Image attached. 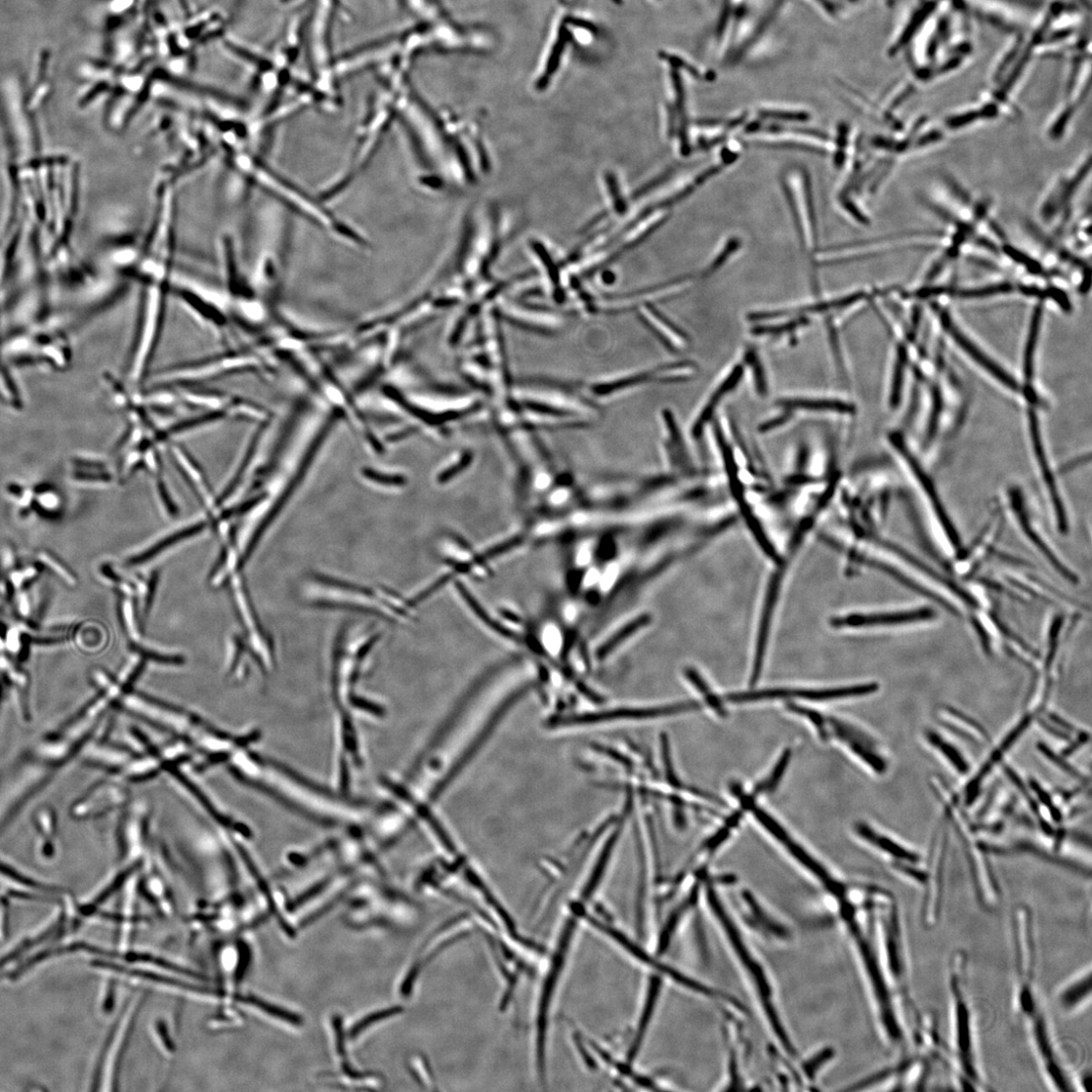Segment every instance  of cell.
<instances>
[{
    "mask_svg": "<svg viewBox=\"0 0 1092 1092\" xmlns=\"http://www.w3.org/2000/svg\"><path fill=\"white\" fill-rule=\"evenodd\" d=\"M791 754H792V752L789 748L783 751V753H782L778 763L776 764L775 768L773 769L770 777L767 780H765L762 783L755 786L752 794L750 795L753 798V800H754V797L759 795L760 793L772 792L776 789V787L778 786L779 782L781 781V779H782V777H783V775H784V773H785V771H786V769L789 765Z\"/></svg>",
    "mask_w": 1092,
    "mask_h": 1092,
    "instance_id": "7402d4cb",
    "label": "cell"
},
{
    "mask_svg": "<svg viewBox=\"0 0 1092 1092\" xmlns=\"http://www.w3.org/2000/svg\"><path fill=\"white\" fill-rule=\"evenodd\" d=\"M602 884L587 876L578 896L571 899L555 937L548 965L538 988L533 1019V1049L544 1053L549 1049L552 1018L561 985L579 937L580 928L589 914V905Z\"/></svg>",
    "mask_w": 1092,
    "mask_h": 1092,
    "instance_id": "6da1fadb",
    "label": "cell"
},
{
    "mask_svg": "<svg viewBox=\"0 0 1092 1092\" xmlns=\"http://www.w3.org/2000/svg\"><path fill=\"white\" fill-rule=\"evenodd\" d=\"M364 474L368 479L373 480L377 483H381V484L402 485V484L405 483L404 479H402V478L395 477V476L383 475V474H379V473H376V472H373V471H365Z\"/></svg>",
    "mask_w": 1092,
    "mask_h": 1092,
    "instance_id": "d590c367",
    "label": "cell"
},
{
    "mask_svg": "<svg viewBox=\"0 0 1092 1092\" xmlns=\"http://www.w3.org/2000/svg\"><path fill=\"white\" fill-rule=\"evenodd\" d=\"M207 525L208 524L206 522L199 521L189 525L188 527L177 530L174 533L161 538L155 544L150 545L149 548L144 552L130 558L127 564L129 566H138L148 563L149 561L153 560V558L165 552V550L173 548V546L180 543V541L189 539L202 532L206 529Z\"/></svg>",
    "mask_w": 1092,
    "mask_h": 1092,
    "instance_id": "5bb4252c",
    "label": "cell"
},
{
    "mask_svg": "<svg viewBox=\"0 0 1092 1092\" xmlns=\"http://www.w3.org/2000/svg\"><path fill=\"white\" fill-rule=\"evenodd\" d=\"M942 321L946 331L966 354L973 358L978 365H980L991 376H993L994 379H996L1000 384L1012 391H1019V385L1014 377L1007 373L985 352H983L978 347L971 342L970 339L966 338L964 333H962V331L953 323L948 315H944Z\"/></svg>",
    "mask_w": 1092,
    "mask_h": 1092,
    "instance_id": "9c48e42d",
    "label": "cell"
},
{
    "mask_svg": "<svg viewBox=\"0 0 1092 1092\" xmlns=\"http://www.w3.org/2000/svg\"><path fill=\"white\" fill-rule=\"evenodd\" d=\"M531 246L532 249L536 252V255L540 259L541 263L544 265L546 272H548L549 277L553 281L555 290L559 289V292L562 293L559 279L560 273H558V268L554 263L553 258L550 256L548 250H546L543 245L536 241H533L531 243Z\"/></svg>",
    "mask_w": 1092,
    "mask_h": 1092,
    "instance_id": "d4e9b609",
    "label": "cell"
},
{
    "mask_svg": "<svg viewBox=\"0 0 1092 1092\" xmlns=\"http://www.w3.org/2000/svg\"><path fill=\"white\" fill-rule=\"evenodd\" d=\"M122 614L124 615V627L125 629H127V633L130 635L132 640L135 641L139 637V628L134 617V606L131 601L129 602L128 600H125L122 603Z\"/></svg>",
    "mask_w": 1092,
    "mask_h": 1092,
    "instance_id": "f546056e",
    "label": "cell"
},
{
    "mask_svg": "<svg viewBox=\"0 0 1092 1092\" xmlns=\"http://www.w3.org/2000/svg\"><path fill=\"white\" fill-rule=\"evenodd\" d=\"M1039 748L1049 760H1052V762L1057 765L1060 769L1069 773L1074 778L1083 779L1082 775L1077 770H1075L1072 766L1059 758V755H1057L1053 750L1050 749L1047 745L1040 743Z\"/></svg>",
    "mask_w": 1092,
    "mask_h": 1092,
    "instance_id": "1f68e13d",
    "label": "cell"
},
{
    "mask_svg": "<svg viewBox=\"0 0 1092 1092\" xmlns=\"http://www.w3.org/2000/svg\"><path fill=\"white\" fill-rule=\"evenodd\" d=\"M732 828H733L732 825H730L729 823H726V825L723 828H721L716 834H714L713 836H711L708 839V841L705 844V848L708 851H710V853L716 851L721 845L724 844L726 839L730 836Z\"/></svg>",
    "mask_w": 1092,
    "mask_h": 1092,
    "instance_id": "836d02e7",
    "label": "cell"
},
{
    "mask_svg": "<svg viewBox=\"0 0 1092 1092\" xmlns=\"http://www.w3.org/2000/svg\"><path fill=\"white\" fill-rule=\"evenodd\" d=\"M1049 718H1050V720H1052L1053 723H1054L1056 726H1058V727H1060L1064 730H1067V731L1073 732V733L1077 732V730L1075 728H1073L1070 724L1066 723L1064 720H1062L1058 716H1055V714H1052V716H1050Z\"/></svg>",
    "mask_w": 1092,
    "mask_h": 1092,
    "instance_id": "74e56055",
    "label": "cell"
},
{
    "mask_svg": "<svg viewBox=\"0 0 1092 1092\" xmlns=\"http://www.w3.org/2000/svg\"><path fill=\"white\" fill-rule=\"evenodd\" d=\"M730 372L731 373L725 377V380L722 382V384H720L719 387L714 390L710 398L705 403V407H703V409L700 411L699 416L696 418L695 424L692 428V434L694 438H700L704 431V429L708 426L714 414H716L719 404L723 402L725 396L732 393L735 388H737L741 383V377L743 375L742 365H736Z\"/></svg>",
    "mask_w": 1092,
    "mask_h": 1092,
    "instance_id": "8fae6325",
    "label": "cell"
},
{
    "mask_svg": "<svg viewBox=\"0 0 1092 1092\" xmlns=\"http://www.w3.org/2000/svg\"><path fill=\"white\" fill-rule=\"evenodd\" d=\"M1041 321H1042V312H1041L1040 309H1038L1037 311H1035V314H1034L1033 319H1032V323H1031V327H1030V334H1029V339H1028L1026 353H1025V364L1024 365H1025V374H1026V377H1027L1028 380L1031 379V376H1032V373H1033L1034 354H1035L1036 348H1037V343H1038V340H1039Z\"/></svg>",
    "mask_w": 1092,
    "mask_h": 1092,
    "instance_id": "603a6c76",
    "label": "cell"
},
{
    "mask_svg": "<svg viewBox=\"0 0 1092 1092\" xmlns=\"http://www.w3.org/2000/svg\"><path fill=\"white\" fill-rule=\"evenodd\" d=\"M234 998L237 1001L241 1002L242 1004H247V1005L257 1007V1009L261 1010L262 1012H264V1013H266V1014H268V1015H270L273 1018H276V1019H279V1020L284 1021L286 1023H289L291 1025L299 1026V1025H302V1023H303L302 1018L299 1017L298 1015L289 1013L288 1011H285V1010L281 1009V1007L273 1005V1004H272V1003H270V1002H268V1001H266V1000H264L260 997H257L255 995H251V994L250 995H241V994H238Z\"/></svg>",
    "mask_w": 1092,
    "mask_h": 1092,
    "instance_id": "ac0fdd59",
    "label": "cell"
},
{
    "mask_svg": "<svg viewBox=\"0 0 1092 1092\" xmlns=\"http://www.w3.org/2000/svg\"><path fill=\"white\" fill-rule=\"evenodd\" d=\"M701 707L697 701H685L674 705L659 707H621L604 711L575 714V716L558 717L549 722V727H576L589 726L615 722L618 720H654L676 716V714L697 710Z\"/></svg>",
    "mask_w": 1092,
    "mask_h": 1092,
    "instance_id": "5b68a950",
    "label": "cell"
},
{
    "mask_svg": "<svg viewBox=\"0 0 1092 1092\" xmlns=\"http://www.w3.org/2000/svg\"><path fill=\"white\" fill-rule=\"evenodd\" d=\"M930 614H932V612L925 610L867 615L858 614L833 618L830 624L835 628L885 626L925 619L930 617Z\"/></svg>",
    "mask_w": 1092,
    "mask_h": 1092,
    "instance_id": "30bf717a",
    "label": "cell"
},
{
    "mask_svg": "<svg viewBox=\"0 0 1092 1092\" xmlns=\"http://www.w3.org/2000/svg\"><path fill=\"white\" fill-rule=\"evenodd\" d=\"M402 1012H403L402 1007L395 1006V1007H392V1009H387L385 1011L369 1015L368 1017H366L365 1019H363L362 1021L357 1023L352 1028V1030L351 1031V1037L355 1038V1037H357V1035L359 1033H361L363 1030H365L370 1025L375 1024V1023L380 1022V1021H383V1020H385L387 1018H390V1017H393L395 1015H399Z\"/></svg>",
    "mask_w": 1092,
    "mask_h": 1092,
    "instance_id": "4316f807",
    "label": "cell"
},
{
    "mask_svg": "<svg viewBox=\"0 0 1092 1092\" xmlns=\"http://www.w3.org/2000/svg\"><path fill=\"white\" fill-rule=\"evenodd\" d=\"M878 690V685L875 683L856 685L852 687L836 688V689H823V690H790V689H769L761 691H747L732 693L727 696V700L733 703H744L760 700H772V699H785V698H798L813 701L843 699L850 697H859L868 694H872Z\"/></svg>",
    "mask_w": 1092,
    "mask_h": 1092,
    "instance_id": "52a82bcc",
    "label": "cell"
},
{
    "mask_svg": "<svg viewBox=\"0 0 1092 1092\" xmlns=\"http://www.w3.org/2000/svg\"><path fill=\"white\" fill-rule=\"evenodd\" d=\"M1030 429H1031V436H1032L1033 446H1034V449H1035L1037 459L1039 461V466H1040V469H1041V472H1042V475H1043V479L1046 483V486H1047V489H1048L1050 495H1052L1053 501L1054 503V507H1055V510H1056V515L1058 517L1059 524H1060L1061 528L1063 529V528L1066 527L1064 509H1063L1062 504H1061V499H1060L1059 494H1058V490H1057V487H1056V483L1054 481L1053 474L1052 471H1050V468H1049L1045 448L1042 445V439H1041V434H1040V430H1039L1038 419H1037V416L1034 414L1033 411H1031V414H1030Z\"/></svg>",
    "mask_w": 1092,
    "mask_h": 1092,
    "instance_id": "4fadbf2b",
    "label": "cell"
},
{
    "mask_svg": "<svg viewBox=\"0 0 1092 1092\" xmlns=\"http://www.w3.org/2000/svg\"><path fill=\"white\" fill-rule=\"evenodd\" d=\"M131 649L137 655H139L142 659H145V660H148V661H153V662L159 663L161 664L181 665L185 663V659L183 657H180V656H177V655H174V656L171 655L170 656V655H164V654H161V653H157L153 650H148L146 648L141 647L138 643L132 642L131 643Z\"/></svg>",
    "mask_w": 1092,
    "mask_h": 1092,
    "instance_id": "cb8c5ba5",
    "label": "cell"
},
{
    "mask_svg": "<svg viewBox=\"0 0 1092 1092\" xmlns=\"http://www.w3.org/2000/svg\"><path fill=\"white\" fill-rule=\"evenodd\" d=\"M787 410H805L814 412H831L837 414H852L853 406L841 400L821 398H793L784 399L779 404Z\"/></svg>",
    "mask_w": 1092,
    "mask_h": 1092,
    "instance_id": "2e32d148",
    "label": "cell"
},
{
    "mask_svg": "<svg viewBox=\"0 0 1092 1092\" xmlns=\"http://www.w3.org/2000/svg\"><path fill=\"white\" fill-rule=\"evenodd\" d=\"M229 579L231 581L230 585L236 610L246 629L252 647V653H254L255 658L261 663L262 667L264 669H269L273 664V649L270 645L269 638L265 635L255 610L252 608V603L247 595L243 580L237 574V570L232 573Z\"/></svg>",
    "mask_w": 1092,
    "mask_h": 1092,
    "instance_id": "8992f818",
    "label": "cell"
},
{
    "mask_svg": "<svg viewBox=\"0 0 1092 1092\" xmlns=\"http://www.w3.org/2000/svg\"><path fill=\"white\" fill-rule=\"evenodd\" d=\"M237 851H238L239 855L241 856L242 860L244 861L248 871L250 872V875L252 877H254V879L257 882L258 887L260 888L261 892L263 893V895L267 898V900L270 904L271 911L276 916L282 930L289 937L295 936V931H293L287 925L285 919L278 912L277 907H276V903H275V901H274V899L272 896L271 890L268 886V882L262 876V874H261L259 868L257 867V865L255 864L254 860H252L250 858V856L246 853L245 849L242 848L241 846H237Z\"/></svg>",
    "mask_w": 1092,
    "mask_h": 1092,
    "instance_id": "e0dca14e",
    "label": "cell"
},
{
    "mask_svg": "<svg viewBox=\"0 0 1092 1092\" xmlns=\"http://www.w3.org/2000/svg\"><path fill=\"white\" fill-rule=\"evenodd\" d=\"M158 1033H159L165 1047L168 1050H173L174 1049L173 1041L170 1039V1037H168L165 1026L161 1023H159V1025H158Z\"/></svg>",
    "mask_w": 1092,
    "mask_h": 1092,
    "instance_id": "8d00e7d4",
    "label": "cell"
},
{
    "mask_svg": "<svg viewBox=\"0 0 1092 1092\" xmlns=\"http://www.w3.org/2000/svg\"><path fill=\"white\" fill-rule=\"evenodd\" d=\"M903 375H904L903 356H899V358L897 359V362L896 370H895L893 391H892V403H893L894 406H897V403L900 400V395H901V390H902V383H903Z\"/></svg>",
    "mask_w": 1092,
    "mask_h": 1092,
    "instance_id": "4dcf8cb0",
    "label": "cell"
},
{
    "mask_svg": "<svg viewBox=\"0 0 1092 1092\" xmlns=\"http://www.w3.org/2000/svg\"><path fill=\"white\" fill-rule=\"evenodd\" d=\"M616 178L610 175L605 176L606 185L609 187L610 196L613 200L614 208L618 213H623L625 208V202L622 200L620 195L619 186L616 183Z\"/></svg>",
    "mask_w": 1092,
    "mask_h": 1092,
    "instance_id": "d6a6232c",
    "label": "cell"
},
{
    "mask_svg": "<svg viewBox=\"0 0 1092 1092\" xmlns=\"http://www.w3.org/2000/svg\"><path fill=\"white\" fill-rule=\"evenodd\" d=\"M662 752H663V764H664L666 780L668 781V783L671 786H673L675 788H681L682 787L681 782L677 778V775L675 774V771H674V768H673V763H671V760H670L668 741H667V738L664 735L662 736Z\"/></svg>",
    "mask_w": 1092,
    "mask_h": 1092,
    "instance_id": "83f0119b",
    "label": "cell"
},
{
    "mask_svg": "<svg viewBox=\"0 0 1092 1092\" xmlns=\"http://www.w3.org/2000/svg\"><path fill=\"white\" fill-rule=\"evenodd\" d=\"M856 830L863 838L867 839L869 843L897 859V862L895 864L917 865L919 863L920 859L918 855L897 844L893 839L885 835H879L867 824H857Z\"/></svg>",
    "mask_w": 1092,
    "mask_h": 1092,
    "instance_id": "9a60e30c",
    "label": "cell"
},
{
    "mask_svg": "<svg viewBox=\"0 0 1092 1092\" xmlns=\"http://www.w3.org/2000/svg\"><path fill=\"white\" fill-rule=\"evenodd\" d=\"M458 590L465 600L469 603L474 612L487 624L489 627L495 630L496 633L510 640L519 642V637L511 633V630L502 626L497 621L493 620L489 614L482 608V606L475 600V598L468 592L463 585L457 584Z\"/></svg>",
    "mask_w": 1092,
    "mask_h": 1092,
    "instance_id": "44dd1931",
    "label": "cell"
},
{
    "mask_svg": "<svg viewBox=\"0 0 1092 1092\" xmlns=\"http://www.w3.org/2000/svg\"><path fill=\"white\" fill-rule=\"evenodd\" d=\"M39 557V560L44 562V564L51 566L52 570L58 573L64 580L68 582V584L75 585V579L66 570L62 569V566H60L58 563L56 564L53 561V558L46 554H40Z\"/></svg>",
    "mask_w": 1092,
    "mask_h": 1092,
    "instance_id": "e575fe53",
    "label": "cell"
},
{
    "mask_svg": "<svg viewBox=\"0 0 1092 1092\" xmlns=\"http://www.w3.org/2000/svg\"><path fill=\"white\" fill-rule=\"evenodd\" d=\"M877 898L875 908L879 923L882 969L908 1039V1035L918 1025L922 1013L911 995L908 957L899 908L889 893L880 892Z\"/></svg>",
    "mask_w": 1092,
    "mask_h": 1092,
    "instance_id": "3957f363",
    "label": "cell"
},
{
    "mask_svg": "<svg viewBox=\"0 0 1092 1092\" xmlns=\"http://www.w3.org/2000/svg\"><path fill=\"white\" fill-rule=\"evenodd\" d=\"M238 950H239V960H238V965H237L234 980L237 983H240L244 979V977L247 974V971L249 969V965H250V961H251V951H250L249 946L247 944H245L244 942L239 943Z\"/></svg>",
    "mask_w": 1092,
    "mask_h": 1092,
    "instance_id": "f1b7e54d",
    "label": "cell"
},
{
    "mask_svg": "<svg viewBox=\"0 0 1092 1092\" xmlns=\"http://www.w3.org/2000/svg\"><path fill=\"white\" fill-rule=\"evenodd\" d=\"M93 965L96 966V968L110 970V971L117 973V974H122V975L135 976V977H138V978H142L144 980H148V981H152V982H156V983H160V984H164V985H170V986L180 988V989H183V990H186V991H191V992L199 993V994H206V995H211V996H218V997L226 996V994L224 992H221L220 990H215V989H212V988H209V987L198 986V985L187 982V981L175 979V978H172V977H168V976L153 974V973H147V972L140 971V970L124 968V966H120V965L111 963V962L95 961L93 963Z\"/></svg>",
    "mask_w": 1092,
    "mask_h": 1092,
    "instance_id": "7c38bea8",
    "label": "cell"
},
{
    "mask_svg": "<svg viewBox=\"0 0 1092 1092\" xmlns=\"http://www.w3.org/2000/svg\"><path fill=\"white\" fill-rule=\"evenodd\" d=\"M1091 966L1074 975L1056 992L1058 1010L1065 1016H1075L1091 1002Z\"/></svg>",
    "mask_w": 1092,
    "mask_h": 1092,
    "instance_id": "ba28073f",
    "label": "cell"
},
{
    "mask_svg": "<svg viewBox=\"0 0 1092 1092\" xmlns=\"http://www.w3.org/2000/svg\"><path fill=\"white\" fill-rule=\"evenodd\" d=\"M969 970V954L964 950L955 951L948 964L949 1048L955 1066V1085L961 1090L978 1091L988 1087L978 1061Z\"/></svg>",
    "mask_w": 1092,
    "mask_h": 1092,
    "instance_id": "7a4b0ae2",
    "label": "cell"
},
{
    "mask_svg": "<svg viewBox=\"0 0 1092 1092\" xmlns=\"http://www.w3.org/2000/svg\"><path fill=\"white\" fill-rule=\"evenodd\" d=\"M787 708L790 711H792L794 713H797V714H801V716L809 719L817 727V730L819 731V734L820 738L823 741H827L828 733H827V730L825 728V720L823 719L821 714H819V712H817L815 710L805 708V707H802V706H798V705H795V704H791V703H789L787 705Z\"/></svg>",
    "mask_w": 1092,
    "mask_h": 1092,
    "instance_id": "484cf974",
    "label": "cell"
},
{
    "mask_svg": "<svg viewBox=\"0 0 1092 1092\" xmlns=\"http://www.w3.org/2000/svg\"><path fill=\"white\" fill-rule=\"evenodd\" d=\"M1012 932L1015 962L1014 1010L1025 1024L1045 1010L1037 984L1036 929L1032 922L1020 920L1014 923Z\"/></svg>",
    "mask_w": 1092,
    "mask_h": 1092,
    "instance_id": "277c9868",
    "label": "cell"
},
{
    "mask_svg": "<svg viewBox=\"0 0 1092 1092\" xmlns=\"http://www.w3.org/2000/svg\"><path fill=\"white\" fill-rule=\"evenodd\" d=\"M927 738L938 750L944 755V757L952 764L960 774H968L970 771V765L964 759L961 752L950 742L946 741L941 736L930 732Z\"/></svg>",
    "mask_w": 1092,
    "mask_h": 1092,
    "instance_id": "ffe728a7",
    "label": "cell"
},
{
    "mask_svg": "<svg viewBox=\"0 0 1092 1092\" xmlns=\"http://www.w3.org/2000/svg\"><path fill=\"white\" fill-rule=\"evenodd\" d=\"M651 622V616L649 614L642 615L636 618L634 621L629 622L623 626L618 633L613 635L609 641L603 644L597 652V658L603 660L606 658L616 647H618L627 638L635 635L638 630L642 629Z\"/></svg>",
    "mask_w": 1092,
    "mask_h": 1092,
    "instance_id": "d6986e66",
    "label": "cell"
}]
</instances>
